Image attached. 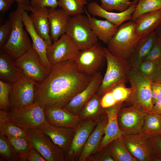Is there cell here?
<instances>
[{
	"instance_id": "cell-53",
	"label": "cell",
	"mask_w": 161,
	"mask_h": 161,
	"mask_svg": "<svg viewBox=\"0 0 161 161\" xmlns=\"http://www.w3.org/2000/svg\"><path fill=\"white\" fill-rule=\"evenodd\" d=\"M157 38L161 43V23L156 30Z\"/></svg>"
},
{
	"instance_id": "cell-37",
	"label": "cell",
	"mask_w": 161,
	"mask_h": 161,
	"mask_svg": "<svg viewBox=\"0 0 161 161\" xmlns=\"http://www.w3.org/2000/svg\"><path fill=\"white\" fill-rule=\"evenodd\" d=\"M0 133L6 136L20 137L28 140L27 131L10 121L0 124Z\"/></svg>"
},
{
	"instance_id": "cell-51",
	"label": "cell",
	"mask_w": 161,
	"mask_h": 161,
	"mask_svg": "<svg viewBox=\"0 0 161 161\" xmlns=\"http://www.w3.org/2000/svg\"><path fill=\"white\" fill-rule=\"evenodd\" d=\"M147 113H155L161 114V97L153 105Z\"/></svg>"
},
{
	"instance_id": "cell-54",
	"label": "cell",
	"mask_w": 161,
	"mask_h": 161,
	"mask_svg": "<svg viewBox=\"0 0 161 161\" xmlns=\"http://www.w3.org/2000/svg\"><path fill=\"white\" fill-rule=\"evenodd\" d=\"M17 3H19L25 4L28 7L30 5V0H15Z\"/></svg>"
},
{
	"instance_id": "cell-52",
	"label": "cell",
	"mask_w": 161,
	"mask_h": 161,
	"mask_svg": "<svg viewBox=\"0 0 161 161\" xmlns=\"http://www.w3.org/2000/svg\"><path fill=\"white\" fill-rule=\"evenodd\" d=\"M10 121V113L3 109L0 110V124Z\"/></svg>"
},
{
	"instance_id": "cell-44",
	"label": "cell",
	"mask_w": 161,
	"mask_h": 161,
	"mask_svg": "<svg viewBox=\"0 0 161 161\" xmlns=\"http://www.w3.org/2000/svg\"><path fill=\"white\" fill-rule=\"evenodd\" d=\"M11 32V25L9 20L0 27V48L1 49L8 39Z\"/></svg>"
},
{
	"instance_id": "cell-26",
	"label": "cell",
	"mask_w": 161,
	"mask_h": 161,
	"mask_svg": "<svg viewBox=\"0 0 161 161\" xmlns=\"http://www.w3.org/2000/svg\"><path fill=\"white\" fill-rule=\"evenodd\" d=\"M12 57L2 49L0 51V78L13 83L24 74Z\"/></svg>"
},
{
	"instance_id": "cell-6",
	"label": "cell",
	"mask_w": 161,
	"mask_h": 161,
	"mask_svg": "<svg viewBox=\"0 0 161 161\" xmlns=\"http://www.w3.org/2000/svg\"><path fill=\"white\" fill-rule=\"evenodd\" d=\"M65 33L80 50L88 49L97 42L98 38L91 29L88 17L82 14L70 17Z\"/></svg>"
},
{
	"instance_id": "cell-32",
	"label": "cell",
	"mask_w": 161,
	"mask_h": 161,
	"mask_svg": "<svg viewBox=\"0 0 161 161\" xmlns=\"http://www.w3.org/2000/svg\"><path fill=\"white\" fill-rule=\"evenodd\" d=\"M57 0L58 6L70 16L83 13L84 6L87 3L86 0Z\"/></svg>"
},
{
	"instance_id": "cell-7",
	"label": "cell",
	"mask_w": 161,
	"mask_h": 161,
	"mask_svg": "<svg viewBox=\"0 0 161 161\" xmlns=\"http://www.w3.org/2000/svg\"><path fill=\"white\" fill-rule=\"evenodd\" d=\"M10 121L25 130L36 129L47 122L44 108L35 102L30 105L11 110Z\"/></svg>"
},
{
	"instance_id": "cell-10",
	"label": "cell",
	"mask_w": 161,
	"mask_h": 161,
	"mask_svg": "<svg viewBox=\"0 0 161 161\" xmlns=\"http://www.w3.org/2000/svg\"><path fill=\"white\" fill-rule=\"evenodd\" d=\"M105 60L104 48L97 42L88 49L80 50L74 62L80 71L92 76L99 71Z\"/></svg>"
},
{
	"instance_id": "cell-22",
	"label": "cell",
	"mask_w": 161,
	"mask_h": 161,
	"mask_svg": "<svg viewBox=\"0 0 161 161\" xmlns=\"http://www.w3.org/2000/svg\"><path fill=\"white\" fill-rule=\"evenodd\" d=\"M137 4L133 3L126 11L119 13L106 11L103 9L95 1L89 3L87 6V11L90 15L99 16L114 24L117 27L124 21L131 20L132 15Z\"/></svg>"
},
{
	"instance_id": "cell-35",
	"label": "cell",
	"mask_w": 161,
	"mask_h": 161,
	"mask_svg": "<svg viewBox=\"0 0 161 161\" xmlns=\"http://www.w3.org/2000/svg\"><path fill=\"white\" fill-rule=\"evenodd\" d=\"M0 154L8 161H17L18 157L7 137L0 133Z\"/></svg>"
},
{
	"instance_id": "cell-34",
	"label": "cell",
	"mask_w": 161,
	"mask_h": 161,
	"mask_svg": "<svg viewBox=\"0 0 161 161\" xmlns=\"http://www.w3.org/2000/svg\"><path fill=\"white\" fill-rule=\"evenodd\" d=\"M6 137L13 145L19 160L27 161L28 154L31 148L28 140L20 137Z\"/></svg>"
},
{
	"instance_id": "cell-19",
	"label": "cell",
	"mask_w": 161,
	"mask_h": 161,
	"mask_svg": "<svg viewBox=\"0 0 161 161\" xmlns=\"http://www.w3.org/2000/svg\"><path fill=\"white\" fill-rule=\"evenodd\" d=\"M124 103V102L118 103L112 106L104 109L107 116L108 122L104 131L105 135L102 138L98 151L107 146L114 140L123 136L118 126L117 115Z\"/></svg>"
},
{
	"instance_id": "cell-16",
	"label": "cell",
	"mask_w": 161,
	"mask_h": 161,
	"mask_svg": "<svg viewBox=\"0 0 161 161\" xmlns=\"http://www.w3.org/2000/svg\"><path fill=\"white\" fill-rule=\"evenodd\" d=\"M103 78L100 71L94 74L87 86L75 96L64 107L73 114L78 115L84 105L96 94Z\"/></svg>"
},
{
	"instance_id": "cell-28",
	"label": "cell",
	"mask_w": 161,
	"mask_h": 161,
	"mask_svg": "<svg viewBox=\"0 0 161 161\" xmlns=\"http://www.w3.org/2000/svg\"><path fill=\"white\" fill-rule=\"evenodd\" d=\"M156 38V30L142 37L134 52L128 60L130 67H135L143 60L150 52Z\"/></svg>"
},
{
	"instance_id": "cell-18",
	"label": "cell",
	"mask_w": 161,
	"mask_h": 161,
	"mask_svg": "<svg viewBox=\"0 0 161 161\" xmlns=\"http://www.w3.org/2000/svg\"><path fill=\"white\" fill-rule=\"evenodd\" d=\"M107 122L108 117L105 112L98 119L97 125L85 143L78 161L87 160L98 151Z\"/></svg>"
},
{
	"instance_id": "cell-27",
	"label": "cell",
	"mask_w": 161,
	"mask_h": 161,
	"mask_svg": "<svg viewBox=\"0 0 161 161\" xmlns=\"http://www.w3.org/2000/svg\"><path fill=\"white\" fill-rule=\"evenodd\" d=\"M91 29L95 36L107 44L117 31L118 27L106 20L97 19L91 16L85 10Z\"/></svg>"
},
{
	"instance_id": "cell-47",
	"label": "cell",
	"mask_w": 161,
	"mask_h": 161,
	"mask_svg": "<svg viewBox=\"0 0 161 161\" xmlns=\"http://www.w3.org/2000/svg\"><path fill=\"white\" fill-rule=\"evenodd\" d=\"M152 101L153 105L161 97V83L152 82L151 85Z\"/></svg>"
},
{
	"instance_id": "cell-46",
	"label": "cell",
	"mask_w": 161,
	"mask_h": 161,
	"mask_svg": "<svg viewBox=\"0 0 161 161\" xmlns=\"http://www.w3.org/2000/svg\"><path fill=\"white\" fill-rule=\"evenodd\" d=\"M100 103L102 107L105 109L112 106L118 102L113 96L111 91H109L102 97Z\"/></svg>"
},
{
	"instance_id": "cell-49",
	"label": "cell",
	"mask_w": 161,
	"mask_h": 161,
	"mask_svg": "<svg viewBox=\"0 0 161 161\" xmlns=\"http://www.w3.org/2000/svg\"><path fill=\"white\" fill-rule=\"evenodd\" d=\"M151 79L152 82L161 83V58L157 62L156 69Z\"/></svg>"
},
{
	"instance_id": "cell-1",
	"label": "cell",
	"mask_w": 161,
	"mask_h": 161,
	"mask_svg": "<svg viewBox=\"0 0 161 161\" xmlns=\"http://www.w3.org/2000/svg\"><path fill=\"white\" fill-rule=\"evenodd\" d=\"M92 76L80 71L74 61L52 66L47 77L37 83L35 101L44 107H64L87 86Z\"/></svg>"
},
{
	"instance_id": "cell-40",
	"label": "cell",
	"mask_w": 161,
	"mask_h": 161,
	"mask_svg": "<svg viewBox=\"0 0 161 161\" xmlns=\"http://www.w3.org/2000/svg\"><path fill=\"white\" fill-rule=\"evenodd\" d=\"M125 83H120L110 90L114 98L118 103L126 102L130 96L131 88L126 87Z\"/></svg>"
},
{
	"instance_id": "cell-12",
	"label": "cell",
	"mask_w": 161,
	"mask_h": 161,
	"mask_svg": "<svg viewBox=\"0 0 161 161\" xmlns=\"http://www.w3.org/2000/svg\"><path fill=\"white\" fill-rule=\"evenodd\" d=\"M16 60L24 74L37 83L44 80L51 71L44 66L38 55L32 47Z\"/></svg>"
},
{
	"instance_id": "cell-24",
	"label": "cell",
	"mask_w": 161,
	"mask_h": 161,
	"mask_svg": "<svg viewBox=\"0 0 161 161\" xmlns=\"http://www.w3.org/2000/svg\"><path fill=\"white\" fill-rule=\"evenodd\" d=\"M70 16L62 8L49 7L48 18L50 24V35L52 40L55 41L64 34Z\"/></svg>"
},
{
	"instance_id": "cell-39",
	"label": "cell",
	"mask_w": 161,
	"mask_h": 161,
	"mask_svg": "<svg viewBox=\"0 0 161 161\" xmlns=\"http://www.w3.org/2000/svg\"><path fill=\"white\" fill-rule=\"evenodd\" d=\"M148 143L152 161H161V135L148 137Z\"/></svg>"
},
{
	"instance_id": "cell-43",
	"label": "cell",
	"mask_w": 161,
	"mask_h": 161,
	"mask_svg": "<svg viewBox=\"0 0 161 161\" xmlns=\"http://www.w3.org/2000/svg\"><path fill=\"white\" fill-rule=\"evenodd\" d=\"M91 161H114L109 151L108 145L90 157Z\"/></svg>"
},
{
	"instance_id": "cell-25",
	"label": "cell",
	"mask_w": 161,
	"mask_h": 161,
	"mask_svg": "<svg viewBox=\"0 0 161 161\" xmlns=\"http://www.w3.org/2000/svg\"><path fill=\"white\" fill-rule=\"evenodd\" d=\"M135 32L144 36L156 30L161 23V10L142 14L134 21Z\"/></svg>"
},
{
	"instance_id": "cell-11",
	"label": "cell",
	"mask_w": 161,
	"mask_h": 161,
	"mask_svg": "<svg viewBox=\"0 0 161 161\" xmlns=\"http://www.w3.org/2000/svg\"><path fill=\"white\" fill-rule=\"evenodd\" d=\"M80 50L66 33L48 47L47 56L52 66L67 61H75Z\"/></svg>"
},
{
	"instance_id": "cell-2",
	"label": "cell",
	"mask_w": 161,
	"mask_h": 161,
	"mask_svg": "<svg viewBox=\"0 0 161 161\" xmlns=\"http://www.w3.org/2000/svg\"><path fill=\"white\" fill-rule=\"evenodd\" d=\"M15 10L9 15L11 25V32L7 41L1 49L12 58L17 59L32 47L27 32L23 28L22 15L24 10L30 11L28 7L17 3Z\"/></svg>"
},
{
	"instance_id": "cell-36",
	"label": "cell",
	"mask_w": 161,
	"mask_h": 161,
	"mask_svg": "<svg viewBox=\"0 0 161 161\" xmlns=\"http://www.w3.org/2000/svg\"><path fill=\"white\" fill-rule=\"evenodd\" d=\"M100 7L103 9L109 12L113 10L120 12L124 11L133 4V0H100ZM134 0H133L134 1Z\"/></svg>"
},
{
	"instance_id": "cell-31",
	"label": "cell",
	"mask_w": 161,
	"mask_h": 161,
	"mask_svg": "<svg viewBox=\"0 0 161 161\" xmlns=\"http://www.w3.org/2000/svg\"><path fill=\"white\" fill-rule=\"evenodd\" d=\"M141 133L149 137L161 135V114L147 113Z\"/></svg>"
},
{
	"instance_id": "cell-30",
	"label": "cell",
	"mask_w": 161,
	"mask_h": 161,
	"mask_svg": "<svg viewBox=\"0 0 161 161\" xmlns=\"http://www.w3.org/2000/svg\"><path fill=\"white\" fill-rule=\"evenodd\" d=\"M108 149L114 161H138L129 152L123 136L112 141L108 145Z\"/></svg>"
},
{
	"instance_id": "cell-48",
	"label": "cell",
	"mask_w": 161,
	"mask_h": 161,
	"mask_svg": "<svg viewBox=\"0 0 161 161\" xmlns=\"http://www.w3.org/2000/svg\"><path fill=\"white\" fill-rule=\"evenodd\" d=\"M27 161H45L46 160L36 149L31 147L28 154Z\"/></svg>"
},
{
	"instance_id": "cell-3",
	"label": "cell",
	"mask_w": 161,
	"mask_h": 161,
	"mask_svg": "<svg viewBox=\"0 0 161 161\" xmlns=\"http://www.w3.org/2000/svg\"><path fill=\"white\" fill-rule=\"evenodd\" d=\"M143 36L136 34L134 21L123 23L107 44V49L114 55L128 60Z\"/></svg>"
},
{
	"instance_id": "cell-20",
	"label": "cell",
	"mask_w": 161,
	"mask_h": 161,
	"mask_svg": "<svg viewBox=\"0 0 161 161\" xmlns=\"http://www.w3.org/2000/svg\"><path fill=\"white\" fill-rule=\"evenodd\" d=\"M36 129L48 135L65 153L69 147L76 129L55 126L47 122Z\"/></svg>"
},
{
	"instance_id": "cell-23",
	"label": "cell",
	"mask_w": 161,
	"mask_h": 161,
	"mask_svg": "<svg viewBox=\"0 0 161 161\" xmlns=\"http://www.w3.org/2000/svg\"><path fill=\"white\" fill-rule=\"evenodd\" d=\"M22 18L26 30L32 40V47L38 55L44 66L48 69H51L52 66L49 62L47 56L48 46L43 39L36 31L31 18L27 10L23 12Z\"/></svg>"
},
{
	"instance_id": "cell-5",
	"label": "cell",
	"mask_w": 161,
	"mask_h": 161,
	"mask_svg": "<svg viewBox=\"0 0 161 161\" xmlns=\"http://www.w3.org/2000/svg\"><path fill=\"white\" fill-rule=\"evenodd\" d=\"M128 80L131 85L130 96L126 101L131 106L139 108L147 113L152 107L151 77L140 74L133 67H130Z\"/></svg>"
},
{
	"instance_id": "cell-21",
	"label": "cell",
	"mask_w": 161,
	"mask_h": 161,
	"mask_svg": "<svg viewBox=\"0 0 161 161\" xmlns=\"http://www.w3.org/2000/svg\"><path fill=\"white\" fill-rule=\"evenodd\" d=\"M31 12L30 16L34 29L44 40L48 47L52 43L49 34L50 27L48 18L49 7L28 6Z\"/></svg>"
},
{
	"instance_id": "cell-15",
	"label": "cell",
	"mask_w": 161,
	"mask_h": 161,
	"mask_svg": "<svg viewBox=\"0 0 161 161\" xmlns=\"http://www.w3.org/2000/svg\"><path fill=\"white\" fill-rule=\"evenodd\" d=\"M97 120L82 121L76 129L71 143L65 152L66 160H73L78 158L90 135L96 127Z\"/></svg>"
},
{
	"instance_id": "cell-8",
	"label": "cell",
	"mask_w": 161,
	"mask_h": 161,
	"mask_svg": "<svg viewBox=\"0 0 161 161\" xmlns=\"http://www.w3.org/2000/svg\"><path fill=\"white\" fill-rule=\"evenodd\" d=\"M31 147L36 149L47 161L66 160L64 150L55 144L47 135L36 129L26 131Z\"/></svg>"
},
{
	"instance_id": "cell-33",
	"label": "cell",
	"mask_w": 161,
	"mask_h": 161,
	"mask_svg": "<svg viewBox=\"0 0 161 161\" xmlns=\"http://www.w3.org/2000/svg\"><path fill=\"white\" fill-rule=\"evenodd\" d=\"M160 10H161V0H139L131 20L134 21L142 14Z\"/></svg>"
},
{
	"instance_id": "cell-42",
	"label": "cell",
	"mask_w": 161,
	"mask_h": 161,
	"mask_svg": "<svg viewBox=\"0 0 161 161\" xmlns=\"http://www.w3.org/2000/svg\"><path fill=\"white\" fill-rule=\"evenodd\" d=\"M161 58V43L156 38L150 52L143 60L157 62Z\"/></svg>"
},
{
	"instance_id": "cell-13",
	"label": "cell",
	"mask_w": 161,
	"mask_h": 161,
	"mask_svg": "<svg viewBox=\"0 0 161 161\" xmlns=\"http://www.w3.org/2000/svg\"><path fill=\"white\" fill-rule=\"evenodd\" d=\"M146 114L136 107L123 106L117 115L118 126L123 135L141 133Z\"/></svg>"
},
{
	"instance_id": "cell-38",
	"label": "cell",
	"mask_w": 161,
	"mask_h": 161,
	"mask_svg": "<svg viewBox=\"0 0 161 161\" xmlns=\"http://www.w3.org/2000/svg\"><path fill=\"white\" fill-rule=\"evenodd\" d=\"M11 86V83L0 81V109L10 111L9 96Z\"/></svg>"
},
{
	"instance_id": "cell-41",
	"label": "cell",
	"mask_w": 161,
	"mask_h": 161,
	"mask_svg": "<svg viewBox=\"0 0 161 161\" xmlns=\"http://www.w3.org/2000/svg\"><path fill=\"white\" fill-rule=\"evenodd\" d=\"M157 62L149 61L143 60L135 67L137 70L141 74L147 77H151L156 69Z\"/></svg>"
},
{
	"instance_id": "cell-17",
	"label": "cell",
	"mask_w": 161,
	"mask_h": 161,
	"mask_svg": "<svg viewBox=\"0 0 161 161\" xmlns=\"http://www.w3.org/2000/svg\"><path fill=\"white\" fill-rule=\"evenodd\" d=\"M148 136L142 133L124 135L123 137L131 154L140 161H152L148 143Z\"/></svg>"
},
{
	"instance_id": "cell-4",
	"label": "cell",
	"mask_w": 161,
	"mask_h": 161,
	"mask_svg": "<svg viewBox=\"0 0 161 161\" xmlns=\"http://www.w3.org/2000/svg\"><path fill=\"white\" fill-rule=\"evenodd\" d=\"M107 67L96 93L102 97L117 85L128 80L130 67L128 60L116 56L104 48Z\"/></svg>"
},
{
	"instance_id": "cell-55",
	"label": "cell",
	"mask_w": 161,
	"mask_h": 161,
	"mask_svg": "<svg viewBox=\"0 0 161 161\" xmlns=\"http://www.w3.org/2000/svg\"><path fill=\"white\" fill-rule=\"evenodd\" d=\"M134 1H135V2H138V1H139V0H134Z\"/></svg>"
},
{
	"instance_id": "cell-29",
	"label": "cell",
	"mask_w": 161,
	"mask_h": 161,
	"mask_svg": "<svg viewBox=\"0 0 161 161\" xmlns=\"http://www.w3.org/2000/svg\"><path fill=\"white\" fill-rule=\"evenodd\" d=\"M102 97L96 94L83 106L79 115L82 121L97 120L105 113L104 109L101 104Z\"/></svg>"
},
{
	"instance_id": "cell-45",
	"label": "cell",
	"mask_w": 161,
	"mask_h": 161,
	"mask_svg": "<svg viewBox=\"0 0 161 161\" xmlns=\"http://www.w3.org/2000/svg\"><path fill=\"white\" fill-rule=\"evenodd\" d=\"M30 5L34 7L56 8L58 4L57 0H30Z\"/></svg>"
},
{
	"instance_id": "cell-50",
	"label": "cell",
	"mask_w": 161,
	"mask_h": 161,
	"mask_svg": "<svg viewBox=\"0 0 161 161\" xmlns=\"http://www.w3.org/2000/svg\"><path fill=\"white\" fill-rule=\"evenodd\" d=\"M15 0H0V13L1 16L4 15L10 9Z\"/></svg>"
},
{
	"instance_id": "cell-9",
	"label": "cell",
	"mask_w": 161,
	"mask_h": 161,
	"mask_svg": "<svg viewBox=\"0 0 161 161\" xmlns=\"http://www.w3.org/2000/svg\"><path fill=\"white\" fill-rule=\"evenodd\" d=\"M37 83L23 74L12 83L9 96L10 111L30 105L35 102Z\"/></svg>"
},
{
	"instance_id": "cell-14",
	"label": "cell",
	"mask_w": 161,
	"mask_h": 161,
	"mask_svg": "<svg viewBox=\"0 0 161 161\" xmlns=\"http://www.w3.org/2000/svg\"><path fill=\"white\" fill-rule=\"evenodd\" d=\"M44 108L47 121L52 126L76 129L82 122L79 115L73 114L64 107L53 106Z\"/></svg>"
}]
</instances>
